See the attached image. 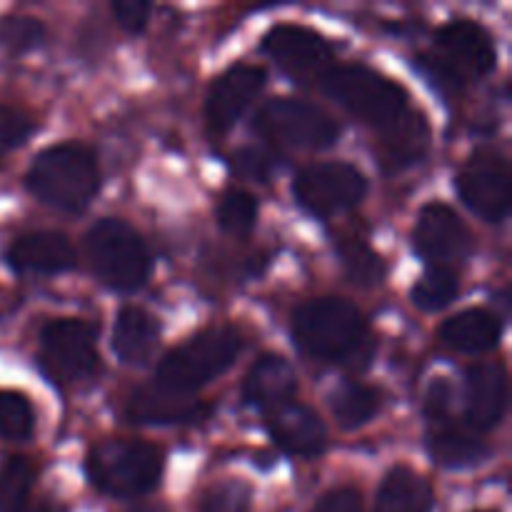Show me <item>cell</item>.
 <instances>
[{
    "mask_svg": "<svg viewBox=\"0 0 512 512\" xmlns=\"http://www.w3.org/2000/svg\"><path fill=\"white\" fill-rule=\"evenodd\" d=\"M318 83L330 100L378 130L385 163L403 168L428 153L430 133L423 113L410 105L403 85L388 75L368 65H333Z\"/></svg>",
    "mask_w": 512,
    "mask_h": 512,
    "instance_id": "1",
    "label": "cell"
},
{
    "mask_svg": "<svg viewBox=\"0 0 512 512\" xmlns=\"http://www.w3.org/2000/svg\"><path fill=\"white\" fill-rule=\"evenodd\" d=\"M293 338L313 358L345 363L368 350V323L350 300L318 298L295 308Z\"/></svg>",
    "mask_w": 512,
    "mask_h": 512,
    "instance_id": "2",
    "label": "cell"
},
{
    "mask_svg": "<svg viewBox=\"0 0 512 512\" xmlns=\"http://www.w3.org/2000/svg\"><path fill=\"white\" fill-rule=\"evenodd\" d=\"M100 188V170L93 150L78 143L45 148L28 170V190L48 208L80 213Z\"/></svg>",
    "mask_w": 512,
    "mask_h": 512,
    "instance_id": "3",
    "label": "cell"
},
{
    "mask_svg": "<svg viewBox=\"0 0 512 512\" xmlns=\"http://www.w3.org/2000/svg\"><path fill=\"white\" fill-rule=\"evenodd\" d=\"M243 338L230 325L208 328L170 350L155 370V383L173 393L193 395L225 373L238 360Z\"/></svg>",
    "mask_w": 512,
    "mask_h": 512,
    "instance_id": "4",
    "label": "cell"
},
{
    "mask_svg": "<svg viewBox=\"0 0 512 512\" xmlns=\"http://www.w3.org/2000/svg\"><path fill=\"white\" fill-rule=\"evenodd\" d=\"M88 478L110 498H140L153 493L163 478V453L140 440H103L85 460Z\"/></svg>",
    "mask_w": 512,
    "mask_h": 512,
    "instance_id": "5",
    "label": "cell"
},
{
    "mask_svg": "<svg viewBox=\"0 0 512 512\" xmlns=\"http://www.w3.org/2000/svg\"><path fill=\"white\" fill-rule=\"evenodd\" d=\"M85 253L100 283L118 293L143 288L153 270V255L145 240L118 218H103L88 230Z\"/></svg>",
    "mask_w": 512,
    "mask_h": 512,
    "instance_id": "6",
    "label": "cell"
},
{
    "mask_svg": "<svg viewBox=\"0 0 512 512\" xmlns=\"http://www.w3.org/2000/svg\"><path fill=\"white\" fill-rule=\"evenodd\" d=\"M498 50L488 30L470 18H455L435 35V53L423 55L420 65L435 83L458 90L495 70Z\"/></svg>",
    "mask_w": 512,
    "mask_h": 512,
    "instance_id": "7",
    "label": "cell"
},
{
    "mask_svg": "<svg viewBox=\"0 0 512 512\" xmlns=\"http://www.w3.org/2000/svg\"><path fill=\"white\" fill-rule=\"evenodd\" d=\"M255 133L283 150H323L338 143L340 125L308 100L275 98L255 115Z\"/></svg>",
    "mask_w": 512,
    "mask_h": 512,
    "instance_id": "8",
    "label": "cell"
},
{
    "mask_svg": "<svg viewBox=\"0 0 512 512\" xmlns=\"http://www.w3.org/2000/svg\"><path fill=\"white\" fill-rule=\"evenodd\" d=\"M40 368L50 383L78 385L100 373L98 330L78 318L53 320L40 335Z\"/></svg>",
    "mask_w": 512,
    "mask_h": 512,
    "instance_id": "9",
    "label": "cell"
},
{
    "mask_svg": "<svg viewBox=\"0 0 512 512\" xmlns=\"http://www.w3.org/2000/svg\"><path fill=\"white\" fill-rule=\"evenodd\" d=\"M365 193H368L365 175L343 160L308 165L293 183V195L300 208L318 218H333L345 210H353L355 205L363 203Z\"/></svg>",
    "mask_w": 512,
    "mask_h": 512,
    "instance_id": "10",
    "label": "cell"
},
{
    "mask_svg": "<svg viewBox=\"0 0 512 512\" xmlns=\"http://www.w3.org/2000/svg\"><path fill=\"white\" fill-rule=\"evenodd\" d=\"M458 195L485 223H503L510 213V165L498 150H475L460 168Z\"/></svg>",
    "mask_w": 512,
    "mask_h": 512,
    "instance_id": "11",
    "label": "cell"
},
{
    "mask_svg": "<svg viewBox=\"0 0 512 512\" xmlns=\"http://www.w3.org/2000/svg\"><path fill=\"white\" fill-rule=\"evenodd\" d=\"M263 48L285 73L298 80H320L335 65L328 40L303 25H275L265 35Z\"/></svg>",
    "mask_w": 512,
    "mask_h": 512,
    "instance_id": "12",
    "label": "cell"
},
{
    "mask_svg": "<svg viewBox=\"0 0 512 512\" xmlns=\"http://www.w3.org/2000/svg\"><path fill=\"white\" fill-rule=\"evenodd\" d=\"M413 245L420 258L433 265L463 260L473 250V235L450 205L428 203L418 215Z\"/></svg>",
    "mask_w": 512,
    "mask_h": 512,
    "instance_id": "13",
    "label": "cell"
},
{
    "mask_svg": "<svg viewBox=\"0 0 512 512\" xmlns=\"http://www.w3.org/2000/svg\"><path fill=\"white\" fill-rule=\"evenodd\" d=\"M265 70L260 65L238 63L225 70L210 85L208 103H205V120L213 135H223L240 120V115L250 108L265 85Z\"/></svg>",
    "mask_w": 512,
    "mask_h": 512,
    "instance_id": "14",
    "label": "cell"
},
{
    "mask_svg": "<svg viewBox=\"0 0 512 512\" xmlns=\"http://www.w3.org/2000/svg\"><path fill=\"white\" fill-rule=\"evenodd\" d=\"M508 410V370L503 363H478L465 373V420L478 435L498 428Z\"/></svg>",
    "mask_w": 512,
    "mask_h": 512,
    "instance_id": "15",
    "label": "cell"
},
{
    "mask_svg": "<svg viewBox=\"0 0 512 512\" xmlns=\"http://www.w3.org/2000/svg\"><path fill=\"white\" fill-rule=\"evenodd\" d=\"M210 415V405L195 395L173 393L155 385L133 390L125 400V418L138 425H193Z\"/></svg>",
    "mask_w": 512,
    "mask_h": 512,
    "instance_id": "16",
    "label": "cell"
},
{
    "mask_svg": "<svg viewBox=\"0 0 512 512\" xmlns=\"http://www.w3.org/2000/svg\"><path fill=\"white\" fill-rule=\"evenodd\" d=\"M425 420H428V450L435 463L450 470H465L485 463L490 448L485 445L483 435L455 418L453 408L425 415Z\"/></svg>",
    "mask_w": 512,
    "mask_h": 512,
    "instance_id": "17",
    "label": "cell"
},
{
    "mask_svg": "<svg viewBox=\"0 0 512 512\" xmlns=\"http://www.w3.org/2000/svg\"><path fill=\"white\" fill-rule=\"evenodd\" d=\"M265 415H268L270 438L285 453L315 458L328 448V428L308 405L290 400V403L280 405Z\"/></svg>",
    "mask_w": 512,
    "mask_h": 512,
    "instance_id": "18",
    "label": "cell"
},
{
    "mask_svg": "<svg viewBox=\"0 0 512 512\" xmlns=\"http://www.w3.org/2000/svg\"><path fill=\"white\" fill-rule=\"evenodd\" d=\"M10 268L18 273L55 275L75 268V248L63 233L38 230V233L20 235L8 250Z\"/></svg>",
    "mask_w": 512,
    "mask_h": 512,
    "instance_id": "19",
    "label": "cell"
},
{
    "mask_svg": "<svg viewBox=\"0 0 512 512\" xmlns=\"http://www.w3.org/2000/svg\"><path fill=\"white\" fill-rule=\"evenodd\" d=\"M295 390H298V378L288 360L280 355H263L245 378L243 398L248 405L270 413V410L290 403Z\"/></svg>",
    "mask_w": 512,
    "mask_h": 512,
    "instance_id": "20",
    "label": "cell"
},
{
    "mask_svg": "<svg viewBox=\"0 0 512 512\" xmlns=\"http://www.w3.org/2000/svg\"><path fill=\"white\" fill-rule=\"evenodd\" d=\"M503 338V320L485 308H468L448 318L440 328V340L455 353H488Z\"/></svg>",
    "mask_w": 512,
    "mask_h": 512,
    "instance_id": "21",
    "label": "cell"
},
{
    "mask_svg": "<svg viewBox=\"0 0 512 512\" xmlns=\"http://www.w3.org/2000/svg\"><path fill=\"white\" fill-rule=\"evenodd\" d=\"M160 340L158 320L143 308H123L113 330V350L123 365H143L155 353Z\"/></svg>",
    "mask_w": 512,
    "mask_h": 512,
    "instance_id": "22",
    "label": "cell"
},
{
    "mask_svg": "<svg viewBox=\"0 0 512 512\" xmlns=\"http://www.w3.org/2000/svg\"><path fill=\"white\" fill-rule=\"evenodd\" d=\"M435 493L415 470L398 465L385 475L375 500V512H433Z\"/></svg>",
    "mask_w": 512,
    "mask_h": 512,
    "instance_id": "23",
    "label": "cell"
},
{
    "mask_svg": "<svg viewBox=\"0 0 512 512\" xmlns=\"http://www.w3.org/2000/svg\"><path fill=\"white\" fill-rule=\"evenodd\" d=\"M383 408V393L370 385L348 383L330 395V410L343 430L365 428Z\"/></svg>",
    "mask_w": 512,
    "mask_h": 512,
    "instance_id": "24",
    "label": "cell"
},
{
    "mask_svg": "<svg viewBox=\"0 0 512 512\" xmlns=\"http://www.w3.org/2000/svg\"><path fill=\"white\" fill-rule=\"evenodd\" d=\"M458 293L460 280L455 270H450L448 265H433L410 290V300L415 308L425 310V313H438V310L448 308L458 298Z\"/></svg>",
    "mask_w": 512,
    "mask_h": 512,
    "instance_id": "25",
    "label": "cell"
},
{
    "mask_svg": "<svg viewBox=\"0 0 512 512\" xmlns=\"http://www.w3.org/2000/svg\"><path fill=\"white\" fill-rule=\"evenodd\" d=\"M338 255L340 263H343L345 273H348L350 283L363 285V288H370V285H378L385 275V263L363 238H343L338 243Z\"/></svg>",
    "mask_w": 512,
    "mask_h": 512,
    "instance_id": "26",
    "label": "cell"
},
{
    "mask_svg": "<svg viewBox=\"0 0 512 512\" xmlns=\"http://www.w3.org/2000/svg\"><path fill=\"white\" fill-rule=\"evenodd\" d=\"M35 483V468L25 458L5 460L0 468V512H25Z\"/></svg>",
    "mask_w": 512,
    "mask_h": 512,
    "instance_id": "27",
    "label": "cell"
},
{
    "mask_svg": "<svg viewBox=\"0 0 512 512\" xmlns=\"http://www.w3.org/2000/svg\"><path fill=\"white\" fill-rule=\"evenodd\" d=\"M258 220V200L248 190L233 188L220 198L218 205V223L225 233L230 235H250Z\"/></svg>",
    "mask_w": 512,
    "mask_h": 512,
    "instance_id": "28",
    "label": "cell"
},
{
    "mask_svg": "<svg viewBox=\"0 0 512 512\" xmlns=\"http://www.w3.org/2000/svg\"><path fill=\"white\" fill-rule=\"evenodd\" d=\"M35 433V410L20 393H0V438L23 443Z\"/></svg>",
    "mask_w": 512,
    "mask_h": 512,
    "instance_id": "29",
    "label": "cell"
},
{
    "mask_svg": "<svg viewBox=\"0 0 512 512\" xmlns=\"http://www.w3.org/2000/svg\"><path fill=\"white\" fill-rule=\"evenodd\" d=\"M45 35H48L45 25L30 15H8L0 20V43L10 53H30V50L40 48Z\"/></svg>",
    "mask_w": 512,
    "mask_h": 512,
    "instance_id": "30",
    "label": "cell"
},
{
    "mask_svg": "<svg viewBox=\"0 0 512 512\" xmlns=\"http://www.w3.org/2000/svg\"><path fill=\"white\" fill-rule=\"evenodd\" d=\"M200 512H250V488L240 480H223L205 493Z\"/></svg>",
    "mask_w": 512,
    "mask_h": 512,
    "instance_id": "31",
    "label": "cell"
},
{
    "mask_svg": "<svg viewBox=\"0 0 512 512\" xmlns=\"http://www.w3.org/2000/svg\"><path fill=\"white\" fill-rule=\"evenodd\" d=\"M35 130V123L25 113H20L13 105L0 103V155L20 148L30 133Z\"/></svg>",
    "mask_w": 512,
    "mask_h": 512,
    "instance_id": "32",
    "label": "cell"
},
{
    "mask_svg": "<svg viewBox=\"0 0 512 512\" xmlns=\"http://www.w3.org/2000/svg\"><path fill=\"white\" fill-rule=\"evenodd\" d=\"M115 15V23L120 25L128 33H140V30L148 25L150 13H153V5L143 3V0H115L110 5Z\"/></svg>",
    "mask_w": 512,
    "mask_h": 512,
    "instance_id": "33",
    "label": "cell"
},
{
    "mask_svg": "<svg viewBox=\"0 0 512 512\" xmlns=\"http://www.w3.org/2000/svg\"><path fill=\"white\" fill-rule=\"evenodd\" d=\"M313 512H363V498L355 488H335L315 503Z\"/></svg>",
    "mask_w": 512,
    "mask_h": 512,
    "instance_id": "34",
    "label": "cell"
},
{
    "mask_svg": "<svg viewBox=\"0 0 512 512\" xmlns=\"http://www.w3.org/2000/svg\"><path fill=\"white\" fill-rule=\"evenodd\" d=\"M235 168H238L240 175H245V178H255V180H265L270 175V170H273V160H270V155L260 153V150H240L238 155H235Z\"/></svg>",
    "mask_w": 512,
    "mask_h": 512,
    "instance_id": "35",
    "label": "cell"
},
{
    "mask_svg": "<svg viewBox=\"0 0 512 512\" xmlns=\"http://www.w3.org/2000/svg\"><path fill=\"white\" fill-rule=\"evenodd\" d=\"M33 512H63V508H60V505H55V503H50V500H45V503H40Z\"/></svg>",
    "mask_w": 512,
    "mask_h": 512,
    "instance_id": "36",
    "label": "cell"
},
{
    "mask_svg": "<svg viewBox=\"0 0 512 512\" xmlns=\"http://www.w3.org/2000/svg\"><path fill=\"white\" fill-rule=\"evenodd\" d=\"M128 512H165L163 508H135V510H128Z\"/></svg>",
    "mask_w": 512,
    "mask_h": 512,
    "instance_id": "37",
    "label": "cell"
}]
</instances>
